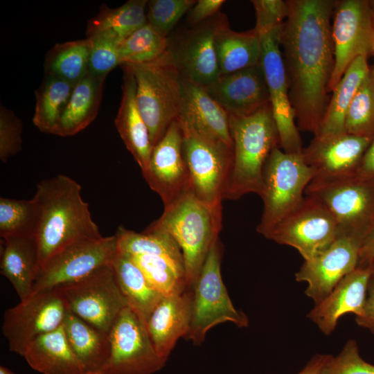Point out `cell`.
Masks as SVG:
<instances>
[{"mask_svg":"<svg viewBox=\"0 0 374 374\" xmlns=\"http://www.w3.org/2000/svg\"><path fill=\"white\" fill-rule=\"evenodd\" d=\"M130 256L149 284L163 297L178 295L187 290L184 266L159 256Z\"/></svg>","mask_w":374,"mask_h":374,"instance_id":"cell-37","label":"cell"},{"mask_svg":"<svg viewBox=\"0 0 374 374\" xmlns=\"http://www.w3.org/2000/svg\"><path fill=\"white\" fill-rule=\"evenodd\" d=\"M215 46L220 71L223 75L260 63V36L251 30L235 32L222 16L216 29Z\"/></svg>","mask_w":374,"mask_h":374,"instance_id":"cell-29","label":"cell"},{"mask_svg":"<svg viewBox=\"0 0 374 374\" xmlns=\"http://www.w3.org/2000/svg\"><path fill=\"white\" fill-rule=\"evenodd\" d=\"M177 119L182 132V150L192 192L208 204L222 205L233 165V146Z\"/></svg>","mask_w":374,"mask_h":374,"instance_id":"cell-7","label":"cell"},{"mask_svg":"<svg viewBox=\"0 0 374 374\" xmlns=\"http://www.w3.org/2000/svg\"><path fill=\"white\" fill-rule=\"evenodd\" d=\"M225 1L224 0H199L191 8L188 21L193 26L213 17Z\"/></svg>","mask_w":374,"mask_h":374,"instance_id":"cell-46","label":"cell"},{"mask_svg":"<svg viewBox=\"0 0 374 374\" xmlns=\"http://www.w3.org/2000/svg\"><path fill=\"white\" fill-rule=\"evenodd\" d=\"M357 175L374 180V135L364 153Z\"/></svg>","mask_w":374,"mask_h":374,"instance_id":"cell-49","label":"cell"},{"mask_svg":"<svg viewBox=\"0 0 374 374\" xmlns=\"http://www.w3.org/2000/svg\"><path fill=\"white\" fill-rule=\"evenodd\" d=\"M333 12L335 66L329 92L332 91L356 57L374 55V28L369 1H337Z\"/></svg>","mask_w":374,"mask_h":374,"instance_id":"cell-13","label":"cell"},{"mask_svg":"<svg viewBox=\"0 0 374 374\" xmlns=\"http://www.w3.org/2000/svg\"><path fill=\"white\" fill-rule=\"evenodd\" d=\"M168 45L167 38L159 35L147 23L119 44L121 64L154 61L167 51Z\"/></svg>","mask_w":374,"mask_h":374,"instance_id":"cell-39","label":"cell"},{"mask_svg":"<svg viewBox=\"0 0 374 374\" xmlns=\"http://www.w3.org/2000/svg\"><path fill=\"white\" fill-rule=\"evenodd\" d=\"M329 356L330 354L314 355L297 374H319Z\"/></svg>","mask_w":374,"mask_h":374,"instance_id":"cell-50","label":"cell"},{"mask_svg":"<svg viewBox=\"0 0 374 374\" xmlns=\"http://www.w3.org/2000/svg\"><path fill=\"white\" fill-rule=\"evenodd\" d=\"M116 242L114 235L83 239L68 245L39 269L32 294L77 280L110 265L118 251Z\"/></svg>","mask_w":374,"mask_h":374,"instance_id":"cell-15","label":"cell"},{"mask_svg":"<svg viewBox=\"0 0 374 374\" xmlns=\"http://www.w3.org/2000/svg\"><path fill=\"white\" fill-rule=\"evenodd\" d=\"M221 229L222 205L208 204L189 191L165 206L160 217L145 230L165 232L175 239L184 257L187 290H193Z\"/></svg>","mask_w":374,"mask_h":374,"instance_id":"cell-3","label":"cell"},{"mask_svg":"<svg viewBox=\"0 0 374 374\" xmlns=\"http://www.w3.org/2000/svg\"><path fill=\"white\" fill-rule=\"evenodd\" d=\"M194 0H150L147 21L159 35L166 37L181 17L195 4Z\"/></svg>","mask_w":374,"mask_h":374,"instance_id":"cell-41","label":"cell"},{"mask_svg":"<svg viewBox=\"0 0 374 374\" xmlns=\"http://www.w3.org/2000/svg\"><path fill=\"white\" fill-rule=\"evenodd\" d=\"M63 327L84 374H105L111 351L109 334L69 311Z\"/></svg>","mask_w":374,"mask_h":374,"instance_id":"cell-28","label":"cell"},{"mask_svg":"<svg viewBox=\"0 0 374 374\" xmlns=\"http://www.w3.org/2000/svg\"><path fill=\"white\" fill-rule=\"evenodd\" d=\"M233 160L224 199H238L248 193L260 195L266 161L279 136L270 103L246 116L229 115Z\"/></svg>","mask_w":374,"mask_h":374,"instance_id":"cell-4","label":"cell"},{"mask_svg":"<svg viewBox=\"0 0 374 374\" xmlns=\"http://www.w3.org/2000/svg\"><path fill=\"white\" fill-rule=\"evenodd\" d=\"M111 266L127 306L146 325L163 296L152 288L129 255L117 251Z\"/></svg>","mask_w":374,"mask_h":374,"instance_id":"cell-32","label":"cell"},{"mask_svg":"<svg viewBox=\"0 0 374 374\" xmlns=\"http://www.w3.org/2000/svg\"><path fill=\"white\" fill-rule=\"evenodd\" d=\"M148 1L129 0L116 8L102 3L98 14L87 21V37L105 33L123 41L148 23L145 12Z\"/></svg>","mask_w":374,"mask_h":374,"instance_id":"cell-34","label":"cell"},{"mask_svg":"<svg viewBox=\"0 0 374 374\" xmlns=\"http://www.w3.org/2000/svg\"><path fill=\"white\" fill-rule=\"evenodd\" d=\"M319 374H374V365L361 357L357 342L350 339L337 356L330 355Z\"/></svg>","mask_w":374,"mask_h":374,"instance_id":"cell-43","label":"cell"},{"mask_svg":"<svg viewBox=\"0 0 374 374\" xmlns=\"http://www.w3.org/2000/svg\"><path fill=\"white\" fill-rule=\"evenodd\" d=\"M345 132L357 136L374 135V77L371 71L354 96L347 110Z\"/></svg>","mask_w":374,"mask_h":374,"instance_id":"cell-40","label":"cell"},{"mask_svg":"<svg viewBox=\"0 0 374 374\" xmlns=\"http://www.w3.org/2000/svg\"><path fill=\"white\" fill-rule=\"evenodd\" d=\"M337 1L289 0L280 46L299 130L314 135L328 102L335 66L330 18Z\"/></svg>","mask_w":374,"mask_h":374,"instance_id":"cell-1","label":"cell"},{"mask_svg":"<svg viewBox=\"0 0 374 374\" xmlns=\"http://www.w3.org/2000/svg\"><path fill=\"white\" fill-rule=\"evenodd\" d=\"M109 337L105 374H153L165 366L166 360L157 353L146 325L128 306L118 315Z\"/></svg>","mask_w":374,"mask_h":374,"instance_id":"cell-14","label":"cell"},{"mask_svg":"<svg viewBox=\"0 0 374 374\" xmlns=\"http://www.w3.org/2000/svg\"><path fill=\"white\" fill-rule=\"evenodd\" d=\"M374 261V226L363 241L357 266H366Z\"/></svg>","mask_w":374,"mask_h":374,"instance_id":"cell-48","label":"cell"},{"mask_svg":"<svg viewBox=\"0 0 374 374\" xmlns=\"http://www.w3.org/2000/svg\"><path fill=\"white\" fill-rule=\"evenodd\" d=\"M369 4L371 11L372 22L374 28V0L369 1Z\"/></svg>","mask_w":374,"mask_h":374,"instance_id":"cell-52","label":"cell"},{"mask_svg":"<svg viewBox=\"0 0 374 374\" xmlns=\"http://www.w3.org/2000/svg\"><path fill=\"white\" fill-rule=\"evenodd\" d=\"M204 88L231 116L251 115L269 103L261 63L220 75L215 82Z\"/></svg>","mask_w":374,"mask_h":374,"instance_id":"cell-21","label":"cell"},{"mask_svg":"<svg viewBox=\"0 0 374 374\" xmlns=\"http://www.w3.org/2000/svg\"><path fill=\"white\" fill-rule=\"evenodd\" d=\"M221 17H213L198 24L176 47L168 48L183 79L206 87L220 76L215 35Z\"/></svg>","mask_w":374,"mask_h":374,"instance_id":"cell-20","label":"cell"},{"mask_svg":"<svg viewBox=\"0 0 374 374\" xmlns=\"http://www.w3.org/2000/svg\"><path fill=\"white\" fill-rule=\"evenodd\" d=\"M67 312L54 289L34 293L7 309L1 328L9 350L23 356L33 340L62 326Z\"/></svg>","mask_w":374,"mask_h":374,"instance_id":"cell-11","label":"cell"},{"mask_svg":"<svg viewBox=\"0 0 374 374\" xmlns=\"http://www.w3.org/2000/svg\"><path fill=\"white\" fill-rule=\"evenodd\" d=\"M372 137L347 132L314 138L303 149L305 163L314 173L313 179H337L357 175Z\"/></svg>","mask_w":374,"mask_h":374,"instance_id":"cell-19","label":"cell"},{"mask_svg":"<svg viewBox=\"0 0 374 374\" xmlns=\"http://www.w3.org/2000/svg\"><path fill=\"white\" fill-rule=\"evenodd\" d=\"M91 44L89 72L101 78L107 76L121 64L118 39L105 33H96L87 37Z\"/></svg>","mask_w":374,"mask_h":374,"instance_id":"cell-42","label":"cell"},{"mask_svg":"<svg viewBox=\"0 0 374 374\" xmlns=\"http://www.w3.org/2000/svg\"><path fill=\"white\" fill-rule=\"evenodd\" d=\"M105 79L88 71L75 84L60 120L57 136L75 135L94 121L102 100Z\"/></svg>","mask_w":374,"mask_h":374,"instance_id":"cell-30","label":"cell"},{"mask_svg":"<svg viewBox=\"0 0 374 374\" xmlns=\"http://www.w3.org/2000/svg\"><path fill=\"white\" fill-rule=\"evenodd\" d=\"M123 71L122 97L114 124L128 151L144 172L153 150L148 128L141 114L136 101V87L130 67L122 64Z\"/></svg>","mask_w":374,"mask_h":374,"instance_id":"cell-24","label":"cell"},{"mask_svg":"<svg viewBox=\"0 0 374 374\" xmlns=\"http://www.w3.org/2000/svg\"><path fill=\"white\" fill-rule=\"evenodd\" d=\"M75 84L55 75L45 74L35 91L34 125L42 132L56 135Z\"/></svg>","mask_w":374,"mask_h":374,"instance_id":"cell-33","label":"cell"},{"mask_svg":"<svg viewBox=\"0 0 374 374\" xmlns=\"http://www.w3.org/2000/svg\"><path fill=\"white\" fill-rule=\"evenodd\" d=\"M3 240L1 274L12 284L20 301L28 298L39 272V251L35 238L10 237Z\"/></svg>","mask_w":374,"mask_h":374,"instance_id":"cell-26","label":"cell"},{"mask_svg":"<svg viewBox=\"0 0 374 374\" xmlns=\"http://www.w3.org/2000/svg\"><path fill=\"white\" fill-rule=\"evenodd\" d=\"M54 290L68 311L107 334L127 306L111 265Z\"/></svg>","mask_w":374,"mask_h":374,"instance_id":"cell-10","label":"cell"},{"mask_svg":"<svg viewBox=\"0 0 374 374\" xmlns=\"http://www.w3.org/2000/svg\"><path fill=\"white\" fill-rule=\"evenodd\" d=\"M126 64L134 74L137 105L154 148L178 117L182 78L168 48L154 61Z\"/></svg>","mask_w":374,"mask_h":374,"instance_id":"cell-5","label":"cell"},{"mask_svg":"<svg viewBox=\"0 0 374 374\" xmlns=\"http://www.w3.org/2000/svg\"><path fill=\"white\" fill-rule=\"evenodd\" d=\"M373 269L374 261L366 266H357L307 314L324 335H329L334 331L341 316L347 313L355 314L356 317L362 315Z\"/></svg>","mask_w":374,"mask_h":374,"instance_id":"cell-22","label":"cell"},{"mask_svg":"<svg viewBox=\"0 0 374 374\" xmlns=\"http://www.w3.org/2000/svg\"><path fill=\"white\" fill-rule=\"evenodd\" d=\"M39 209L35 199L0 198V236L35 238Z\"/></svg>","mask_w":374,"mask_h":374,"instance_id":"cell-38","label":"cell"},{"mask_svg":"<svg viewBox=\"0 0 374 374\" xmlns=\"http://www.w3.org/2000/svg\"><path fill=\"white\" fill-rule=\"evenodd\" d=\"M373 77H374V70L373 71Z\"/></svg>","mask_w":374,"mask_h":374,"instance_id":"cell-53","label":"cell"},{"mask_svg":"<svg viewBox=\"0 0 374 374\" xmlns=\"http://www.w3.org/2000/svg\"><path fill=\"white\" fill-rule=\"evenodd\" d=\"M81 186L72 178L57 175L38 182L33 198L39 209L36 240L39 271L57 253L71 243L102 238L92 219Z\"/></svg>","mask_w":374,"mask_h":374,"instance_id":"cell-2","label":"cell"},{"mask_svg":"<svg viewBox=\"0 0 374 374\" xmlns=\"http://www.w3.org/2000/svg\"><path fill=\"white\" fill-rule=\"evenodd\" d=\"M114 235L118 252L129 256H159L184 266L181 248L175 239L165 232L144 230L137 233L120 226Z\"/></svg>","mask_w":374,"mask_h":374,"instance_id":"cell-36","label":"cell"},{"mask_svg":"<svg viewBox=\"0 0 374 374\" xmlns=\"http://www.w3.org/2000/svg\"><path fill=\"white\" fill-rule=\"evenodd\" d=\"M313 170L302 154H293L275 147L265 164L260 197L263 212L257 231L267 235L303 202L305 190L313 179Z\"/></svg>","mask_w":374,"mask_h":374,"instance_id":"cell-6","label":"cell"},{"mask_svg":"<svg viewBox=\"0 0 374 374\" xmlns=\"http://www.w3.org/2000/svg\"><path fill=\"white\" fill-rule=\"evenodd\" d=\"M22 357L33 369L42 374H84L63 324L33 340Z\"/></svg>","mask_w":374,"mask_h":374,"instance_id":"cell-27","label":"cell"},{"mask_svg":"<svg viewBox=\"0 0 374 374\" xmlns=\"http://www.w3.org/2000/svg\"><path fill=\"white\" fill-rule=\"evenodd\" d=\"M281 26L260 36L262 48L260 63L264 70L269 103L278 129L280 148L287 154H301L302 143L295 123L280 46Z\"/></svg>","mask_w":374,"mask_h":374,"instance_id":"cell-16","label":"cell"},{"mask_svg":"<svg viewBox=\"0 0 374 374\" xmlns=\"http://www.w3.org/2000/svg\"><path fill=\"white\" fill-rule=\"evenodd\" d=\"M143 176L167 206L192 191L190 173L182 150V132L176 119L153 148Z\"/></svg>","mask_w":374,"mask_h":374,"instance_id":"cell-18","label":"cell"},{"mask_svg":"<svg viewBox=\"0 0 374 374\" xmlns=\"http://www.w3.org/2000/svg\"><path fill=\"white\" fill-rule=\"evenodd\" d=\"M338 233L337 223L329 210L318 199L306 195L266 238L294 247L308 260L328 248Z\"/></svg>","mask_w":374,"mask_h":374,"instance_id":"cell-12","label":"cell"},{"mask_svg":"<svg viewBox=\"0 0 374 374\" xmlns=\"http://www.w3.org/2000/svg\"><path fill=\"white\" fill-rule=\"evenodd\" d=\"M256 17L254 31L261 36L281 26L289 14L287 1L253 0Z\"/></svg>","mask_w":374,"mask_h":374,"instance_id":"cell-45","label":"cell"},{"mask_svg":"<svg viewBox=\"0 0 374 374\" xmlns=\"http://www.w3.org/2000/svg\"><path fill=\"white\" fill-rule=\"evenodd\" d=\"M355 321L359 326L366 328L374 334V269L368 283L363 314L355 317Z\"/></svg>","mask_w":374,"mask_h":374,"instance_id":"cell-47","label":"cell"},{"mask_svg":"<svg viewBox=\"0 0 374 374\" xmlns=\"http://www.w3.org/2000/svg\"><path fill=\"white\" fill-rule=\"evenodd\" d=\"M0 374H15L12 371H11L9 368L1 366H0Z\"/></svg>","mask_w":374,"mask_h":374,"instance_id":"cell-51","label":"cell"},{"mask_svg":"<svg viewBox=\"0 0 374 374\" xmlns=\"http://www.w3.org/2000/svg\"><path fill=\"white\" fill-rule=\"evenodd\" d=\"M367 58L356 57L332 90L318 132L314 138H321L345 132L347 110L359 87L371 71Z\"/></svg>","mask_w":374,"mask_h":374,"instance_id":"cell-31","label":"cell"},{"mask_svg":"<svg viewBox=\"0 0 374 374\" xmlns=\"http://www.w3.org/2000/svg\"><path fill=\"white\" fill-rule=\"evenodd\" d=\"M196 131L233 146L229 115L204 87L182 78V94L177 117Z\"/></svg>","mask_w":374,"mask_h":374,"instance_id":"cell-25","label":"cell"},{"mask_svg":"<svg viewBox=\"0 0 374 374\" xmlns=\"http://www.w3.org/2000/svg\"><path fill=\"white\" fill-rule=\"evenodd\" d=\"M364 238L338 234L336 240L315 257L304 260L295 274L298 282H306L307 296L317 305L323 300L336 285L358 265Z\"/></svg>","mask_w":374,"mask_h":374,"instance_id":"cell-17","label":"cell"},{"mask_svg":"<svg viewBox=\"0 0 374 374\" xmlns=\"http://www.w3.org/2000/svg\"><path fill=\"white\" fill-rule=\"evenodd\" d=\"M222 251L219 238L212 246L192 290L191 321L185 339L195 345L201 344L207 332L220 323L231 322L238 328L249 326L247 314L233 306L223 283Z\"/></svg>","mask_w":374,"mask_h":374,"instance_id":"cell-8","label":"cell"},{"mask_svg":"<svg viewBox=\"0 0 374 374\" xmlns=\"http://www.w3.org/2000/svg\"><path fill=\"white\" fill-rule=\"evenodd\" d=\"M193 290L163 297L151 312L146 328L159 355L168 360L178 339L185 338L191 321Z\"/></svg>","mask_w":374,"mask_h":374,"instance_id":"cell-23","label":"cell"},{"mask_svg":"<svg viewBox=\"0 0 374 374\" xmlns=\"http://www.w3.org/2000/svg\"><path fill=\"white\" fill-rule=\"evenodd\" d=\"M23 125L14 112L0 107V160L6 163L9 158L21 150Z\"/></svg>","mask_w":374,"mask_h":374,"instance_id":"cell-44","label":"cell"},{"mask_svg":"<svg viewBox=\"0 0 374 374\" xmlns=\"http://www.w3.org/2000/svg\"><path fill=\"white\" fill-rule=\"evenodd\" d=\"M90 48V41L87 37L56 43L46 55L45 74L75 84L89 71Z\"/></svg>","mask_w":374,"mask_h":374,"instance_id":"cell-35","label":"cell"},{"mask_svg":"<svg viewBox=\"0 0 374 374\" xmlns=\"http://www.w3.org/2000/svg\"><path fill=\"white\" fill-rule=\"evenodd\" d=\"M305 194L329 210L338 234L364 238L374 226V180L358 175L337 179H313Z\"/></svg>","mask_w":374,"mask_h":374,"instance_id":"cell-9","label":"cell"}]
</instances>
